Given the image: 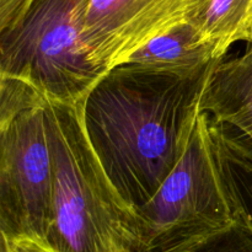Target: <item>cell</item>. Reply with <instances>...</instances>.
<instances>
[{"mask_svg": "<svg viewBox=\"0 0 252 252\" xmlns=\"http://www.w3.org/2000/svg\"><path fill=\"white\" fill-rule=\"evenodd\" d=\"M193 6L194 0H86L80 34L84 53L105 74L189 21Z\"/></svg>", "mask_w": 252, "mask_h": 252, "instance_id": "8992f818", "label": "cell"}, {"mask_svg": "<svg viewBox=\"0 0 252 252\" xmlns=\"http://www.w3.org/2000/svg\"><path fill=\"white\" fill-rule=\"evenodd\" d=\"M216 153L234 211L252 221V161L221 139Z\"/></svg>", "mask_w": 252, "mask_h": 252, "instance_id": "30bf717a", "label": "cell"}, {"mask_svg": "<svg viewBox=\"0 0 252 252\" xmlns=\"http://www.w3.org/2000/svg\"><path fill=\"white\" fill-rule=\"evenodd\" d=\"M54 162L52 216L43 245L53 252H139L135 209L96 157L80 103L47 101Z\"/></svg>", "mask_w": 252, "mask_h": 252, "instance_id": "7a4b0ae2", "label": "cell"}, {"mask_svg": "<svg viewBox=\"0 0 252 252\" xmlns=\"http://www.w3.org/2000/svg\"><path fill=\"white\" fill-rule=\"evenodd\" d=\"M34 0H0V34L14 31L22 22Z\"/></svg>", "mask_w": 252, "mask_h": 252, "instance_id": "7c38bea8", "label": "cell"}, {"mask_svg": "<svg viewBox=\"0 0 252 252\" xmlns=\"http://www.w3.org/2000/svg\"><path fill=\"white\" fill-rule=\"evenodd\" d=\"M224 57L216 42L187 21L153 39L126 63L187 75L202 70Z\"/></svg>", "mask_w": 252, "mask_h": 252, "instance_id": "ba28073f", "label": "cell"}, {"mask_svg": "<svg viewBox=\"0 0 252 252\" xmlns=\"http://www.w3.org/2000/svg\"><path fill=\"white\" fill-rule=\"evenodd\" d=\"M180 252H252V221L235 213L228 226Z\"/></svg>", "mask_w": 252, "mask_h": 252, "instance_id": "8fae6325", "label": "cell"}, {"mask_svg": "<svg viewBox=\"0 0 252 252\" xmlns=\"http://www.w3.org/2000/svg\"><path fill=\"white\" fill-rule=\"evenodd\" d=\"M216 64L186 75L123 63L80 102L86 137L132 208L157 193L189 149Z\"/></svg>", "mask_w": 252, "mask_h": 252, "instance_id": "6da1fadb", "label": "cell"}, {"mask_svg": "<svg viewBox=\"0 0 252 252\" xmlns=\"http://www.w3.org/2000/svg\"><path fill=\"white\" fill-rule=\"evenodd\" d=\"M246 43H252V29H251L250 36H249V38H248V41H246Z\"/></svg>", "mask_w": 252, "mask_h": 252, "instance_id": "5bb4252c", "label": "cell"}, {"mask_svg": "<svg viewBox=\"0 0 252 252\" xmlns=\"http://www.w3.org/2000/svg\"><path fill=\"white\" fill-rule=\"evenodd\" d=\"M189 22L225 56L235 42H246L250 36L252 0H194Z\"/></svg>", "mask_w": 252, "mask_h": 252, "instance_id": "9c48e42d", "label": "cell"}, {"mask_svg": "<svg viewBox=\"0 0 252 252\" xmlns=\"http://www.w3.org/2000/svg\"><path fill=\"white\" fill-rule=\"evenodd\" d=\"M241 56L217 62L201 100V112L231 148L252 161V43Z\"/></svg>", "mask_w": 252, "mask_h": 252, "instance_id": "52a82bcc", "label": "cell"}, {"mask_svg": "<svg viewBox=\"0 0 252 252\" xmlns=\"http://www.w3.org/2000/svg\"><path fill=\"white\" fill-rule=\"evenodd\" d=\"M1 252H53L42 243L32 239H10L1 236Z\"/></svg>", "mask_w": 252, "mask_h": 252, "instance_id": "4fadbf2b", "label": "cell"}, {"mask_svg": "<svg viewBox=\"0 0 252 252\" xmlns=\"http://www.w3.org/2000/svg\"><path fill=\"white\" fill-rule=\"evenodd\" d=\"M47 96L0 74V231L43 244L52 216L54 162Z\"/></svg>", "mask_w": 252, "mask_h": 252, "instance_id": "3957f363", "label": "cell"}, {"mask_svg": "<svg viewBox=\"0 0 252 252\" xmlns=\"http://www.w3.org/2000/svg\"><path fill=\"white\" fill-rule=\"evenodd\" d=\"M86 0H34L21 24L0 34V74L32 84L49 100L80 103L103 75L80 34Z\"/></svg>", "mask_w": 252, "mask_h": 252, "instance_id": "5b68a950", "label": "cell"}, {"mask_svg": "<svg viewBox=\"0 0 252 252\" xmlns=\"http://www.w3.org/2000/svg\"><path fill=\"white\" fill-rule=\"evenodd\" d=\"M135 213L139 252H180L235 219L206 113L181 161Z\"/></svg>", "mask_w": 252, "mask_h": 252, "instance_id": "277c9868", "label": "cell"}]
</instances>
